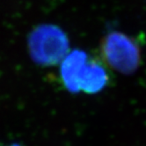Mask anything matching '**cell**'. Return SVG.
Returning <instances> with one entry per match:
<instances>
[{
    "label": "cell",
    "instance_id": "obj_1",
    "mask_svg": "<svg viewBox=\"0 0 146 146\" xmlns=\"http://www.w3.org/2000/svg\"><path fill=\"white\" fill-rule=\"evenodd\" d=\"M70 44L66 34L55 25H40L28 35V49L35 62L41 66H54L62 61Z\"/></svg>",
    "mask_w": 146,
    "mask_h": 146
},
{
    "label": "cell",
    "instance_id": "obj_2",
    "mask_svg": "<svg viewBox=\"0 0 146 146\" xmlns=\"http://www.w3.org/2000/svg\"><path fill=\"white\" fill-rule=\"evenodd\" d=\"M100 56L104 62L122 74H131L140 65L141 51L138 41L121 32H110L100 42Z\"/></svg>",
    "mask_w": 146,
    "mask_h": 146
},
{
    "label": "cell",
    "instance_id": "obj_3",
    "mask_svg": "<svg viewBox=\"0 0 146 146\" xmlns=\"http://www.w3.org/2000/svg\"><path fill=\"white\" fill-rule=\"evenodd\" d=\"M111 81V74L105 62L95 57L87 58L78 76L79 90L87 94L100 92L105 89Z\"/></svg>",
    "mask_w": 146,
    "mask_h": 146
},
{
    "label": "cell",
    "instance_id": "obj_4",
    "mask_svg": "<svg viewBox=\"0 0 146 146\" xmlns=\"http://www.w3.org/2000/svg\"><path fill=\"white\" fill-rule=\"evenodd\" d=\"M87 58L86 52L74 50L66 55V56L62 59L60 76L62 85L69 92L75 93L80 91L78 84V76Z\"/></svg>",
    "mask_w": 146,
    "mask_h": 146
},
{
    "label": "cell",
    "instance_id": "obj_5",
    "mask_svg": "<svg viewBox=\"0 0 146 146\" xmlns=\"http://www.w3.org/2000/svg\"><path fill=\"white\" fill-rule=\"evenodd\" d=\"M10 146H21V145H19V144H16V143H14V144H11Z\"/></svg>",
    "mask_w": 146,
    "mask_h": 146
}]
</instances>
